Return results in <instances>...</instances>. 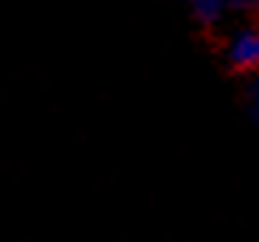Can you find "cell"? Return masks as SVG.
<instances>
[{
    "instance_id": "1",
    "label": "cell",
    "mask_w": 259,
    "mask_h": 242,
    "mask_svg": "<svg viewBox=\"0 0 259 242\" xmlns=\"http://www.w3.org/2000/svg\"><path fill=\"white\" fill-rule=\"evenodd\" d=\"M226 59L234 71H256L259 68V31L256 28H240L234 31L226 45Z\"/></svg>"
},
{
    "instance_id": "2",
    "label": "cell",
    "mask_w": 259,
    "mask_h": 242,
    "mask_svg": "<svg viewBox=\"0 0 259 242\" xmlns=\"http://www.w3.org/2000/svg\"><path fill=\"white\" fill-rule=\"evenodd\" d=\"M186 6L192 9V14L203 26H217L228 12L226 0H186Z\"/></svg>"
},
{
    "instance_id": "3",
    "label": "cell",
    "mask_w": 259,
    "mask_h": 242,
    "mask_svg": "<svg viewBox=\"0 0 259 242\" xmlns=\"http://www.w3.org/2000/svg\"><path fill=\"white\" fill-rule=\"evenodd\" d=\"M248 110L259 121V79H253L251 87H248Z\"/></svg>"
},
{
    "instance_id": "4",
    "label": "cell",
    "mask_w": 259,
    "mask_h": 242,
    "mask_svg": "<svg viewBox=\"0 0 259 242\" xmlns=\"http://www.w3.org/2000/svg\"><path fill=\"white\" fill-rule=\"evenodd\" d=\"M253 3L256 0H226L228 9H253Z\"/></svg>"
},
{
    "instance_id": "5",
    "label": "cell",
    "mask_w": 259,
    "mask_h": 242,
    "mask_svg": "<svg viewBox=\"0 0 259 242\" xmlns=\"http://www.w3.org/2000/svg\"><path fill=\"white\" fill-rule=\"evenodd\" d=\"M253 9H256V12H259V0H256V3H253Z\"/></svg>"
}]
</instances>
